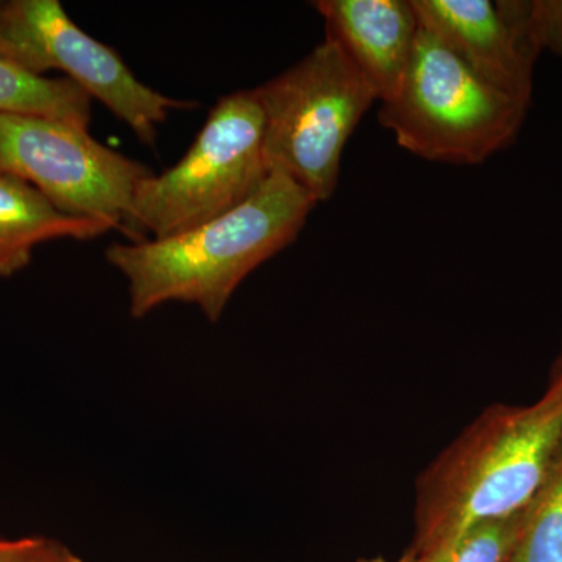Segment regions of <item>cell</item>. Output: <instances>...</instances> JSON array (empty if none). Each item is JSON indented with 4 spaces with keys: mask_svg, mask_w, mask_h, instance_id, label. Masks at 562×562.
<instances>
[{
    "mask_svg": "<svg viewBox=\"0 0 562 562\" xmlns=\"http://www.w3.org/2000/svg\"><path fill=\"white\" fill-rule=\"evenodd\" d=\"M316 205L294 180L272 171L251 198L216 220L169 238L111 244L105 258L128 281L133 319L181 302L217 322L239 284L297 239Z\"/></svg>",
    "mask_w": 562,
    "mask_h": 562,
    "instance_id": "1",
    "label": "cell"
},
{
    "mask_svg": "<svg viewBox=\"0 0 562 562\" xmlns=\"http://www.w3.org/2000/svg\"><path fill=\"white\" fill-rule=\"evenodd\" d=\"M562 447V392L531 405L484 409L425 468L416 483L414 541L419 557L472 525L524 512Z\"/></svg>",
    "mask_w": 562,
    "mask_h": 562,
    "instance_id": "2",
    "label": "cell"
},
{
    "mask_svg": "<svg viewBox=\"0 0 562 562\" xmlns=\"http://www.w3.org/2000/svg\"><path fill=\"white\" fill-rule=\"evenodd\" d=\"M528 109L420 27L401 88L382 102L379 120L424 160L479 165L514 143Z\"/></svg>",
    "mask_w": 562,
    "mask_h": 562,
    "instance_id": "3",
    "label": "cell"
},
{
    "mask_svg": "<svg viewBox=\"0 0 562 562\" xmlns=\"http://www.w3.org/2000/svg\"><path fill=\"white\" fill-rule=\"evenodd\" d=\"M255 91L269 171L290 177L314 202L328 201L344 147L376 101L371 85L338 44L325 40Z\"/></svg>",
    "mask_w": 562,
    "mask_h": 562,
    "instance_id": "4",
    "label": "cell"
},
{
    "mask_svg": "<svg viewBox=\"0 0 562 562\" xmlns=\"http://www.w3.org/2000/svg\"><path fill=\"white\" fill-rule=\"evenodd\" d=\"M257 91L224 95L211 109L190 150L168 171L140 181L124 231L154 239L180 235L228 213L268 179Z\"/></svg>",
    "mask_w": 562,
    "mask_h": 562,
    "instance_id": "5",
    "label": "cell"
},
{
    "mask_svg": "<svg viewBox=\"0 0 562 562\" xmlns=\"http://www.w3.org/2000/svg\"><path fill=\"white\" fill-rule=\"evenodd\" d=\"M0 173L31 184L68 216L124 231L135 192L154 171L83 128L0 113Z\"/></svg>",
    "mask_w": 562,
    "mask_h": 562,
    "instance_id": "6",
    "label": "cell"
},
{
    "mask_svg": "<svg viewBox=\"0 0 562 562\" xmlns=\"http://www.w3.org/2000/svg\"><path fill=\"white\" fill-rule=\"evenodd\" d=\"M0 58L35 76L61 70L146 146H154L158 125L168 120L169 111L195 105L136 79L116 52L70 20L58 0L0 2Z\"/></svg>",
    "mask_w": 562,
    "mask_h": 562,
    "instance_id": "7",
    "label": "cell"
},
{
    "mask_svg": "<svg viewBox=\"0 0 562 562\" xmlns=\"http://www.w3.org/2000/svg\"><path fill=\"white\" fill-rule=\"evenodd\" d=\"M314 9L324 18L325 40L341 47L376 101L394 98L420 33L412 0H319Z\"/></svg>",
    "mask_w": 562,
    "mask_h": 562,
    "instance_id": "8",
    "label": "cell"
},
{
    "mask_svg": "<svg viewBox=\"0 0 562 562\" xmlns=\"http://www.w3.org/2000/svg\"><path fill=\"white\" fill-rule=\"evenodd\" d=\"M420 27L498 90L531 103L535 61L490 0H412Z\"/></svg>",
    "mask_w": 562,
    "mask_h": 562,
    "instance_id": "9",
    "label": "cell"
},
{
    "mask_svg": "<svg viewBox=\"0 0 562 562\" xmlns=\"http://www.w3.org/2000/svg\"><path fill=\"white\" fill-rule=\"evenodd\" d=\"M101 221L68 216L38 190L0 173V279L31 265L33 250L52 239H94L111 231Z\"/></svg>",
    "mask_w": 562,
    "mask_h": 562,
    "instance_id": "10",
    "label": "cell"
},
{
    "mask_svg": "<svg viewBox=\"0 0 562 562\" xmlns=\"http://www.w3.org/2000/svg\"><path fill=\"white\" fill-rule=\"evenodd\" d=\"M92 99L72 80L47 79L0 58V113L47 117L88 131Z\"/></svg>",
    "mask_w": 562,
    "mask_h": 562,
    "instance_id": "11",
    "label": "cell"
},
{
    "mask_svg": "<svg viewBox=\"0 0 562 562\" xmlns=\"http://www.w3.org/2000/svg\"><path fill=\"white\" fill-rule=\"evenodd\" d=\"M513 562H562V447L527 506L522 539Z\"/></svg>",
    "mask_w": 562,
    "mask_h": 562,
    "instance_id": "12",
    "label": "cell"
},
{
    "mask_svg": "<svg viewBox=\"0 0 562 562\" xmlns=\"http://www.w3.org/2000/svg\"><path fill=\"white\" fill-rule=\"evenodd\" d=\"M525 512L465 528L449 542L416 557L419 562H513L522 539Z\"/></svg>",
    "mask_w": 562,
    "mask_h": 562,
    "instance_id": "13",
    "label": "cell"
},
{
    "mask_svg": "<svg viewBox=\"0 0 562 562\" xmlns=\"http://www.w3.org/2000/svg\"><path fill=\"white\" fill-rule=\"evenodd\" d=\"M495 5L532 61L542 52L562 58V0H498Z\"/></svg>",
    "mask_w": 562,
    "mask_h": 562,
    "instance_id": "14",
    "label": "cell"
},
{
    "mask_svg": "<svg viewBox=\"0 0 562 562\" xmlns=\"http://www.w3.org/2000/svg\"><path fill=\"white\" fill-rule=\"evenodd\" d=\"M69 550L44 536L0 539V562H65Z\"/></svg>",
    "mask_w": 562,
    "mask_h": 562,
    "instance_id": "15",
    "label": "cell"
},
{
    "mask_svg": "<svg viewBox=\"0 0 562 562\" xmlns=\"http://www.w3.org/2000/svg\"><path fill=\"white\" fill-rule=\"evenodd\" d=\"M549 387H554V390L562 392V349L560 357H558L557 362H554L552 369V379H550Z\"/></svg>",
    "mask_w": 562,
    "mask_h": 562,
    "instance_id": "16",
    "label": "cell"
},
{
    "mask_svg": "<svg viewBox=\"0 0 562 562\" xmlns=\"http://www.w3.org/2000/svg\"><path fill=\"white\" fill-rule=\"evenodd\" d=\"M358 562H419L414 554L406 552L403 557L397 558V560H386L383 557H373V558H361Z\"/></svg>",
    "mask_w": 562,
    "mask_h": 562,
    "instance_id": "17",
    "label": "cell"
},
{
    "mask_svg": "<svg viewBox=\"0 0 562 562\" xmlns=\"http://www.w3.org/2000/svg\"><path fill=\"white\" fill-rule=\"evenodd\" d=\"M66 562H87L81 560V558L77 557V554H74L72 552L69 553L68 560Z\"/></svg>",
    "mask_w": 562,
    "mask_h": 562,
    "instance_id": "18",
    "label": "cell"
},
{
    "mask_svg": "<svg viewBox=\"0 0 562 562\" xmlns=\"http://www.w3.org/2000/svg\"><path fill=\"white\" fill-rule=\"evenodd\" d=\"M69 553H70V552H69ZM68 557H69V554H68ZM68 557H66V560H68ZM66 560H65V562H66Z\"/></svg>",
    "mask_w": 562,
    "mask_h": 562,
    "instance_id": "19",
    "label": "cell"
}]
</instances>
